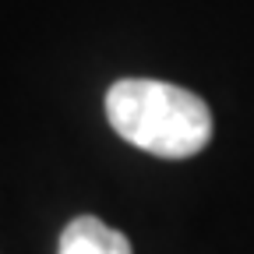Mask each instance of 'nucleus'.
<instances>
[{"mask_svg":"<svg viewBox=\"0 0 254 254\" xmlns=\"http://www.w3.org/2000/svg\"><path fill=\"white\" fill-rule=\"evenodd\" d=\"M113 131L159 159L198 155L212 138V113L201 95L170 81L124 78L106 92Z\"/></svg>","mask_w":254,"mask_h":254,"instance_id":"f257e3e1","label":"nucleus"},{"mask_svg":"<svg viewBox=\"0 0 254 254\" xmlns=\"http://www.w3.org/2000/svg\"><path fill=\"white\" fill-rule=\"evenodd\" d=\"M57 254H131V244H127L124 233L106 226L103 219L81 215V219H71L64 226Z\"/></svg>","mask_w":254,"mask_h":254,"instance_id":"f03ea898","label":"nucleus"}]
</instances>
